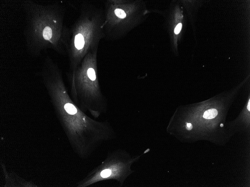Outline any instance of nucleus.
Masks as SVG:
<instances>
[{
  "label": "nucleus",
  "instance_id": "nucleus-2",
  "mask_svg": "<svg viewBox=\"0 0 250 187\" xmlns=\"http://www.w3.org/2000/svg\"><path fill=\"white\" fill-rule=\"evenodd\" d=\"M22 5L25 18L24 34L29 54L38 57L44 50L50 49L67 55L69 28L64 22L65 7L57 2L43 5L31 1H23Z\"/></svg>",
  "mask_w": 250,
  "mask_h": 187
},
{
  "label": "nucleus",
  "instance_id": "nucleus-6",
  "mask_svg": "<svg viewBox=\"0 0 250 187\" xmlns=\"http://www.w3.org/2000/svg\"><path fill=\"white\" fill-rule=\"evenodd\" d=\"M182 27V24L181 23H179L177 25L175 29V34H178L180 33V31L181 30Z\"/></svg>",
  "mask_w": 250,
  "mask_h": 187
},
{
  "label": "nucleus",
  "instance_id": "nucleus-9",
  "mask_svg": "<svg viewBox=\"0 0 250 187\" xmlns=\"http://www.w3.org/2000/svg\"><path fill=\"white\" fill-rule=\"evenodd\" d=\"M192 126L191 123H187V127H190L191 126Z\"/></svg>",
  "mask_w": 250,
  "mask_h": 187
},
{
  "label": "nucleus",
  "instance_id": "nucleus-7",
  "mask_svg": "<svg viewBox=\"0 0 250 187\" xmlns=\"http://www.w3.org/2000/svg\"><path fill=\"white\" fill-rule=\"evenodd\" d=\"M247 109H248L249 111L250 110V100H249V102H248V105H247Z\"/></svg>",
  "mask_w": 250,
  "mask_h": 187
},
{
  "label": "nucleus",
  "instance_id": "nucleus-1",
  "mask_svg": "<svg viewBox=\"0 0 250 187\" xmlns=\"http://www.w3.org/2000/svg\"><path fill=\"white\" fill-rule=\"evenodd\" d=\"M39 74L73 150L80 158H87L110 136L109 124L92 119L77 106L69 93L62 70L49 56L44 59Z\"/></svg>",
  "mask_w": 250,
  "mask_h": 187
},
{
  "label": "nucleus",
  "instance_id": "nucleus-4",
  "mask_svg": "<svg viewBox=\"0 0 250 187\" xmlns=\"http://www.w3.org/2000/svg\"><path fill=\"white\" fill-rule=\"evenodd\" d=\"M98 50L88 53L75 70L68 75L72 100L82 111H88L95 118L107 109V101L99 83Z\"/></svg>",
  "mask_w": 250,
  "mask_h": 187
},
{
  "label": "nucleus",
  "instance_id": "nucleus-5",
  "mask_svg": "<svg viewBox=\"0 0 250 187\" xmlns=\"http://www.w3.org/2000/svg\"><path fill=\"white\" fill-rule=\"evenodd\" d=\"M218 112L215 109H211L206 110L203 115V117L207 119H214L217 115Z\"/></svg>",
  "mask_w": 250,
  "mask_h": 187
},
{
  "label": "nucleus",
  "instance_id": "nucleus-10",
  "mask_svg": "<svg viewBox=\"0 0 250 187\" xmlns=\"http://www.w3.org/2000/svg\"><path fill=\"white\" fill-rule=\"evenodd\" d=\"M220 126H221V127H223V125L222 124H221Z\"/></svg>",
  "mask_w": 250,
  "mask_h": 187
},
{
  "label": "nucleus",
  "instance_id": "nucleus-8",
  "mask_svg": "<svg viewBox=\"0 0 250 187\" xmlns=\"http://www.w3.org/2000/svg\"><path fill=\"white\" fill-rule=\"evenodd\" d=\"M193 126L192 125L191 127H186V129H187V130H192V129H193Z\"/></svg>",
  "mask_w": 250,
  "mask_h": 187
},
{
  "label": "nucleus",
  "instance_id": "nucleus-3",
  "mask_svg": "<svg viewBox=\"0 0 250 187\" xmlns=\"http://www.w3.org/2000/svg\"><path fill=\"white\" fill-rule=\"evenodd\" d=\"M104 22L103 8L90 1L82 2L79 17L69 28L66 51L70 72L75 70L88 53L98 49L105 37Z\"/></svg>",
  "mask_w": 250,
  "mask_h": 187
}]
</instances>
